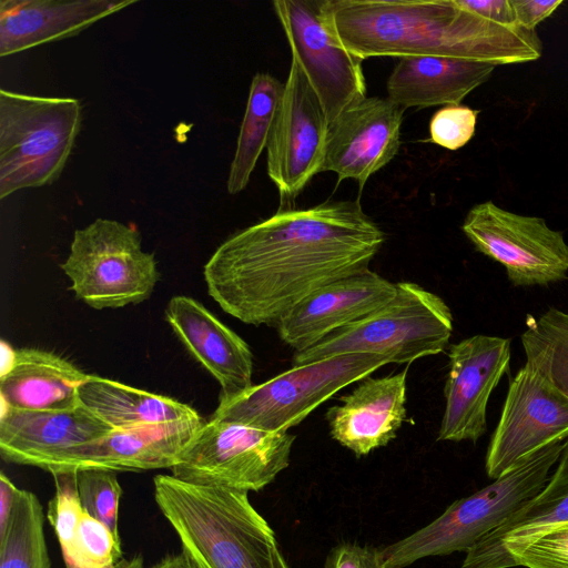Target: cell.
<instances>
[{"label": "cell", "mask_w": 568, "mask_h": 568, "mask_svg": "<svg viewBox=\"0 0 568 568\" xmlns=\"http://www.w3.org/2000/svg\"><path fill=\"white\" fill-rule=\"evenodd\" d=\"M568 568V523L547 530L511 555V568Z\"/></svg>", "instance_id": "33"}, {"label": "cell", "mask_w": 568, "mask_h": 568, "mask_svg": "<svg viewBox=\"0 0 568 568\" xmlns=\"http://www.w3.org/2000/svg\"><path fill=\"white\" fill-rule=\"evenodd\" d=\"M122 557L121 539L83 511L73 544L63 555L67 568H110Z\"/></svg>", "instance_id": "29"}, {"label": "cell", "mask_w": 568, "mask_h": 568, "mask_svg": "<svg viewBox=\"0 0 568 568\" xmlns=\"http://www.w3.org/2000/svg\"><path fill=\"white\" fill-rule=\"evenodd\" d=\"M89 376L54 353L22 348L13 368L0 378V398L20 410H69L81 405L79 388Z\"/></svg>", "instance_id": "24"}, {"label": "cell", "mask_w": 568, "mask_h": 568, "mask_svg": "<svg viewBox=\"0 0 568 568\" xmlns=\"http://www.w3.org/2000/svg\"><path fill=\"white\" fill-rule=\"evenodd\" d=\"M545 486L466 552L462 568H511V555L568 523V438Z\"/></svg>", "instance_id": "22"}, {"label": "cell", "mask_w": 568, "mask_h": 568, "mask_svg": "<svg viewBox=\"0 0 568 568\" xmlns=\"http://www.w3.org/2000/svg\"><path fill=\"white\" fill-rule=\"evenodd\" d=\"M385 240L357 201L280 207L226 239L204 265V281L231 316L275 326L314 291L368 268Z\"/></svg>", "instance_id": "1"}, {"label": "cell", "mask_w": 568, "mask_h": 568, "mask_svg": "<svg viewBox=\"0 0 568 568\" xmlns=\"http://www.w3.org/2000/svg\"><path fill=\"white\" fill-rule=\"evenodd\" d=\"M463 9L488 21L518 27L510 0H456Z\"/></svg>", "instance_id": "36"}, {"label": "cell", "mask_w": 568, "mask_h": 568, "mask_svg": "<svg viewBox=\"0 0 568 568\" xmlns=\"http://www.w3.org/2000/svg\"><path fill=\"white\" fill-rule=\"evenodd\" d=\"M407 371L366 377L339 404L327 409L334 440L356 457L388 445L406 420Z\"/></svg>", "instance_id": "19"}, {"label": "cell", "mask_w": 568, "mask_h": 568, "mask_svg": "<svg viewBox=\"0 0 568 568\" xmlns=\"http://www.w3.org/2000/svg\"><path fill=\"white\" fill-rule=\"evenodd\" d=\"M462 230L475 248L506 268L515 286L567 278L568 245L544 219L506 211L493 201L474 205Z\"/></svg>", "instance_id": "10"}, {"label": "cell", "mask_w": 568, "mask_h": 568, "mask_svg": "<svg viewBox=\"0 0 568 568\" xmlns=\"http://www.w3.org/2000/svg\"><path fill=\"white\" fill-rule=\"evenodd\" d=\"M60 267L75 297L95 310L142 303L160 278L154 254L142 248L138 230L109 219L77 230Z\"/></svg>", "instance_id": "8"}, {"label": "cell", "mask_w": 568, "mask_h": 568, "mask_svg": "<svg viewBox=\"0 0 568 568\" xmlns=\"http://www.w3.org/2000/svg\"><path fill=\"white\" fill-rule=\"evenodd\" d=\"M328 121L302 67L292 59L282 100L266 145V171L281 209L292 204L322 172Z\"/></svg>", "instance_id": "11"}, {"label": "cell", "mask_w": 568, "mask_h": 568, "mask_svg": "<svg viewBox=\"0 0 568 568\" xmlns=\"http://www.w3.org/2000/svg\"><path fill=\"white\" fill-rule=\"evenodd\" d=\"M154 499L201 568H290L248 493L156 475Z\"/></svg>", "instance_id": "3"}, {"label": "cell", "mask_w": 568, "mask_h": 568, "mask_svg": "<svg viewBox=\"0 0 568 568\" xmlns=\"http://www.w3.org/2000/svg\"><path fill=\"white\" fill-rule=\"evenodd\" d=\"M151 568H201L185 551L169 555Z\"/></svg>", "instance_id": "38"}, {"label": "cell", "mask_w": 568, "mask_h": 568, "mask_svg": "<svg viewBox=\"0 0 568 568\" xmlns=\"http://www.w3.org/2000/svg\"><path fill=\"white\" fill-rule=\"evenodd\" d=\"M521 344L528 364L568 396V313L549 307L529 316Z\"/></svg>", "instance_id": "28"}, {"label": "cell", "mask_w": 568, "mask_h": 568, "mask_svg": "<svg viewBox=\"0 0 568 568\" xmlns=\"http://www.w3.org/2000/svg\"><path fill=\"white\" fill-rule=\"evenodd\" d=\"M445 409L438 440L476 442L486 432L493 389L508 371L510 342L478 334L449 347Z\"/></svg>", "instance_id": "14"}, {"label": "cell", "mask_w": 568, "mask_h": 568, "mask_svg": "<svg viewBox=\"0 0 568 568\" xmlns=\"http://www.w3.org/2000/svg\"><path fill=\"white\" fill-rule=\"evenodd\" d=\"M203 424L200 418L112 429L101 438L64 450L45 470L52 474L85 468L113 471L171 469Z\"/></svg>", "instance_id": "17"}, {"label": "cell", "mask_w": 568, "mask_h": 568, "mask_svg": "<svg viewBox=\"0 0 568 568\" xmlns=\"http://www.w3.org/2000/svg\"><path fill=\"white\" fill-rule=\"evenodd\" d=\"M568 438V396L526 363L509 385L485 468L496 479L541 448Z\"/></svg>", "instance_id": "13"}, {"label": "cell", "mask_w": 568, "mask_h": 568, "mask_svg": "<svg viewBox=\"0 0 568 568\" xmlns=\"http://www.w3.org/2000/svg\"><path fill=\"white\" fill-rule=\"evenodd\" d=\"M113 428L82 404L69 410H20L1 400L0 454L3 460L45 468L64 450L95 440Z\"/></svg>", "instance_id": "18"}, {"label": "cell", "mask_w": 568, "mask_h": 568, "mask_svg": "<svg viewBox=\"0 0 568 568\" xmlns=\"http://www.w3.org/2000/svg\"><path fill=\"white\" fill-rule=\"evenodd\" d=\"M110 568H144L143 558L134 556L132 558H121Z\"/></svg>", "instance_id": "40"}, {"label": "cell", "mask_w": 568, "mask_h": 568, "mask_svg": "<svg viewBox=\"0 0 568 568\" xmlns=\"http://www.w3.org/2000/svg\"><path fill=\"white\" fill-rule=\"evenodd\" d=\"M135 0H1L0 55L73 37Z\"/></svg>", "instance_id": "21"}, {"label": "cell", "mask_w": 568, "mask_h": 568, "mask_svg": "<svg viewBox=\"0 0 568 568\" xmlns=\"http://www.w3.org/2000/svg\"><path fill=\"white\" fill-rule=\"evenodd\" d=\"M385 305L314 346L296 352L293 366L344 354L384 355L389 363L408 364L442 353L453 333V314L437 294L412 282H398Z\"/></svg>", "instance_id": "5"}, {"label": "cell", "mask_w": 568, "mask_h": 568, "mask_svg": "<svg viewBox=\"0 0 568 568\" xmlns=\"http://www.w3.org/2000/svg\"><path fill=\"white\" fill-rule=\"evenodd\" d=\"M324 568H384L381 549L343 541L326 556Z\"/></svg>", "instance_id": "34"}, {"label": "cell", "mask_w": 568, "mask_h": 568, "mask_svg": "<svg viewBox=\"0 0 568 568\" xmlns=\"http://www.w3.org/2000/svg\"><path fill=\"white\" fill-rule=\"evenodd\" d=\"M0 568H51L39 498L20 489L6 531L0 536Z\"/></svg>", "instance_id": "27"}, {"label": "cell", "mask_w": 568, "mask_h": 568, "mask_svg": "<svg viewBox=\"0 0 568 568\" xmlns=\"http://www.w3.org/2000/svg\"><path fill=\"white\" fill-rule=\"evenodd\" d=\"M388 363L384 355L357 353L293 366L234 396L219 397L212 419L288 432L338 390Z\"/></svg>", "instance_id": "7"}, {"label": "cell", "mask_w": 568, "mask_h": 568, "mask_svg": "<svg viewBox=\"0 0 568 568\" xmlns=\"http://www.w3.org/2000/svg\"><path fill=\"white\" fill-rule=\"evenodd\" d=\"M494 69L489 63L458 58L403 57L386 81L387 98L403 109L460 104Z\"/></svg>", "instance_id": "23"}, {"label": "cell", "mask_w": 568, "mask_h": 568, "mask_svg": "<svg viewBox=\"0 0 568 568\" xmlns=\"http://www.w3.org/2000/svg\"><path fill=\"white\" fill-rule=\"evenodd\" d=\"M516 24L528 31H535L536 27L547 19L562 4V0H510Z\"/></svg>", "instance_id": "35"}, {"label": "cell", "mask_w": 568, "mask_h": 568, "mask_svg": "<svg viewBox=\"0 0 568 568\" xmlns=\"http://www.w3.org/2000/svg\"><path fill=\"white\" fill-rule=\"evenodd\" d=\"M283 91L284 83L267 72H257L253 77L226 181L229 194L235 195L247 186L260 155L266 149Z\"/></svg>", "instance_id": "26"}, {"label": "cell", "mask_w": 568, "mask_h": 568, "mask_svg": "<svg viewBox=\"0 0 568 568\" xmlns=\"http://www.w3.org/2000/svg\"><path fill=\"white\" fill-rule=\"evenodd\" d=\"M404 110L367 95L346 108L328 124L322 172H334L338 182L354 180L362 190L397 155Z\"/></svg>", "instance_id": "15"}, {"label": "cell", "mask_w": 568, "mask_h": 568, "mask_svg": "<svg viewBox=\"0 0 568 568\" xmlns=\"http://www.w3.org/2000/svg\"><path fill=\"white\" fill-rule=\"evenodd\" d=\"M272 4L292 59L305 72L329 123L366 97L363 60L339 47L327 31L322 0H276Z\"/></svg>", "instance_id": "12"}, {"label": "cell", "mask_w": 568, "mask_h": 568, "mask_svg": "<svg viewBox=\"0 0 568 568\" xmlns=\"http://www.w3.org/2000/svg\"><path fill=\"white\" fill-rule=\"evenodd\" d=\"M18 488L3 471L0 474V536L6 531L18 494Z\"/></svg>", "instance_id": "37"}, {"label": "cell", "mask_w": 568, "mask_h": 568, "mask_svg": "<svg viewBox=\"0 0 568 568\" xmlns=\"http://www.w3.org/2000/svg\"><path fill=\"white\" fill-rule=\"evenodd\" d=\"M478 110L463 104H449L437 110L429 121L430 141L456 151L475 134Z\"/></svg>", "instance_id": "32"}, {"label": "cell", "mask_w": 568, "mask_h": 568, "mask_svg": "<svg viewBox=\"0 0 568 568\" xmlns=\"http://www.w3.org/2000/svg\"><path fill=\"white\" fill-rule=\"evenodd\" d=\"M75 471L83 510L103 523L116 537H120L119 503L122 488L115 471L100 468H85Z\"/></svg>", "instance_id": "30"}, {"label": "cell", "mask_w": 568, "mask_h": 568, "mask_svg": "<svg viewBox=\"0 0 568 568\" xmlns=\"http://www.w3.org/2000/svg\"><path fill=\"white\" fill-rule=\"evenodd\" d=\"M322 16L336 43L365 60L436 55L493 65L540 58L536 31L483 19L456 0H322Z\"/></svg>", "instance_id": "2"}, {"label": "cell", "mask_w": 568, "mask_h": 568, "mask_svg": "<svg viewBox=\"0 0 568 568\" xmlns=\"http://www.w3.org/2000/svg\"><path fill=\"white\" fill-rule=\"evenodd\" d=\"M52 476L55 493L48 504L45 515L55 532L63 556L73 544L84 510L79 496L77 471H55Z\"/></svg>", "instance_id": "31"}, {"label": "cell", "mask_w": 568, "mask_h": 568, "mask_svg": "<svg viewBox=\"0 0 568 568\" xmlns=\"http://www.w3.org/2000/svg\"><path fill=\"white\" fill-rule=\"evenodd\" d=\"M295 436L210 419L197 429L172 475L205 486L258 491L290 465Z\"/></svg>", "instance_id": "9"}, {"label": "cell", "mask_w": 568, "mask_h": 568, "mask_svg": "<svg viewBox=\"0 0 568 568\" xmlns=\"http://www.w3.org/2000/svg\"><path fill=\"white\" fill-rule=\"evenodd\" d=\"M0 378L6 376L14 366L17 361V351L4 339L0 341Z\"/></svg>", "instance_id": "39"}, {"label": "cell", "mask_w": 568, "mask_h": 568, "mask_svg": "<svg viewBox=\"0 0 568 568\" xmlns=\"http://www.w3.org/2000/svg\"><path fill=\"white\" fill-rule=\"evenodd\" d=\"M562 444L541 448L486 487L450 504L426 526L382 548L384 568H406L427 557L467 552L545 486Z\"/></svg>", "instance_id": "4"}, {"label": "cell", "mask_w": 568, "mask_h": 568, "mask_svg": "<svg viewBox=\"0 0 568 568\" xmlns=\"http://www.w3.org/2000/svg\"><path fill=\"white\" fill-rule=\"evenodd\" d=\"M77 99L0 91V199L53 183L81 128Z\"/></svg>", "instance_id": "6"}, {"label": "cell", "mask_w": 568, "mask_h": 568, "mask_svg": "<svg viewBox=\"0 0 568 568\" xmlns=\"http://www.w3.org/2000/svg\"><path fill=\"white\" fill-rule=\"evenodd\" d=\"M397 284L366 268L314 291L275 324L278 337L296 352L307 349L334 331L389 302Z\"/></svg>", "instance_id": "16"}, {"label": "cell", "mask_w": 568, "mask_h": 568, "mask_svg": "<svg viewBox=\"0 0 568 568\" xmlns=\"http://www.w3.org/2000/svg\"><path fill=\"white\" fill-rule=\"evenodd\" d=\"M165 318L189 353L219 382L220 397L234 396L253 385L250 346L199 301L173 296Z\"/></svg>", "instance_id": "20"}, {"label": "cell", "mask_w": 568, "mask_h": 568, "mask_svg": "<svg viewBox=\"0 0 568 568\" xmlns=\"http://www.w3.org/2000/svg\"><path fill=\"white\" fill-rule=\"evenodd\" d=\"M79 398L113 429L202 418L187 404L95 375L80 386Z\"/></svg>", "instance_id": "25"}]
</instances>
